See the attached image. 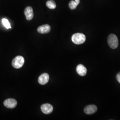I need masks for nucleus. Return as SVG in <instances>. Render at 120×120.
Returning <instances> with one entry per match:
<instances>
[{"label": "nucleus", "mask_w": 120, "mask_h": 120, "mask_svg": "<svg viewBox=\"0 0 120 120\" xmlns=\"http://www.w3.org/2000/svg\"><path fill=\"white\" fill-rule=\"evenodd\" d=\"M116 79H117V81L120 83V72L119 73H118L116 75Z\"/></svg>", "instance_id": "14"}, {"label": "nucleus", "mask_w": 120, "mask_h": 120, "mask_svg": "<svg viewBox=\"0 0 120 120\" xmlns=\"http://www.w3.org/2000/svg\"><path fill=\"white\" fill-rule=\"evenodd\" d=\"M86 36L82 33H76L72 37V41L77 45H80L84 43L86 41Z\"/></svg>", "instance_id": "1"}, {"label": "nucleus", "mask_w": 120, "mask_h": 120, "mask_svg": "<svg viewBox=\"0 0 120 120\" xmlns=\"http://www.w3.org/2000/svg\"><path fill=\"white\" fill-rule=\"evenodd\" d=\"M78 4H79L77 3L75 0H71L69 3V7L71 9L74 10L76 8Z\"/></svg>", "instance_id": "12"}, {"label": "nucleus", "mask_w": 120, "mask_h": 120, "mask_svg": "<svg viewBox=\"0 0 120 120\" xmlns=\"http://www.w3.org/2000/svg\"><path fill=\"white\" fill-rule=\"evenodd\" d=\"M4 105L7 108L13 109L16 107L17 105V101L14 99H8L4 101Z\"/></svg>", "instance_id": "4"}, {"label": "nucleus", "mask_w": 120, "mask_h": 120, "mask_svg": "<svg viewBox=\"0 0 120 120\" xmlns=\"http://www.w3.org/2000/svg\"><path fill=\"white\" fill-rule=\"evenodd\" d=\"M25 62V60L22 56H18L15 57L12 61V64L16 69H20L23 66Z\"/></svg>", "instance_id": "3"}, {"label": "nucleus", "mask_w": 120, "mask_h": 120, "mask_svg": "<svg viewBox=\"0 0 120 120\" xmlns=\"http://www.w3.org/2000/svg\"><path fill=\"white\" fill-rule=\"evenodd\" d=\"M2 22L3 25H4V27L7 29H11V27L10 26V24L9 22V21L6 19V18H3L2 20Z\"/></svg>", "instance_id": "13"}, {"label": "nucleus", "mask_w": 120, "mask_h": 120, "mask_svg": "<svg viewBox=\"0 0 120 120\" xmlns=\"http://www.w3.org/2000/svg\"><path fill=\"white\" fill-rule=\"evenodd\" d=\"M97 110L98 108L96 105H91L86 106L84 109V112L86 114L90 115L94 113L95 112L97 111Z\"/></svg>", "instance_id": "7"}, {"label": "nucleus", "mask_w": 120, "mask_h": 120, "mask_svg": "<svg viewBox=\"0 0 120 120\" xmlns=\"http://www.w3.org/2000/svg\"><path fill=\"white\" fill-rule=\"evenodd\" d=\"M49 74L47 73H44L39 77L38 82L41 85H44L47 83L49 81Z\"/></svg>", "instance_id": "8"}, {"label": "nucleus", "mask_w": 120, "mask_h": 120, "mask_svg": "<svg viewBox=\"0 0 120 120\" xmlns=\"http://www.w3.org/2000/svg\"><path fill=\"white\" fill-rule=\"evenodd\" d=\"M46 6L49 9H55L56 7V4L55 2L53 0H49L47 1Z\"/></svg>", "instance_id": "11"}, {"label": "nucleus", "mask_w": 120, "mask_h": 120, "mask_svg": "<svg viewBox=\"0 0 120 120\" xmlns=\"http://www.w3.org/2000/svg\"><path fill=\"white\" fill-rule=\"evenodd\" d=\"M41 109L44 113L49 114L53 111V107L49 104H45L41 106Z\"/></svg>", "instance_id": "5"}, {"label": "nucleus", "mask_w": 120, "mask_h": 120, "mask_svg": "<svg viewBox=\"0 0 120 120\" xmlns=\"http://www.w3.org/2000/svg\"><path fill=\"white\" fill-rule=\"evenodd\" d=\"M76 70L78 74L81 76H84L86 74L87 69L86 67H85L83 64L78 65Z\"/></svg>", "instance_id": "10"}, {"label": "nucleus", "mask_w": 120, "mask_h": 120, "mask_svg": "<svg viewBox=\"0 0 120 120\" xmlns=\"http://www.w3.org/2000/svg\"><path fill=\"white\" fill-rule=\"evenodd\" d=\"M108 43L109 47L112 49H115L117 47L118 40L116 36L113 34L110 35L108 38Z\"/></svg>", "instance_id": "2"}, {"label": "nucleus", "mask_w": 120, "mask_h": 120, "mask_svg": "<svg viewBox=\"0 0 120 120\" xmlns=\"http://www.w3.org/2000/svg\"><path fill=\"white\" fill-rule=\"evenodd\" d=\"M24 13L26 16V19L28 21L31 20L34 17L33 9L30 6H28L26 8Z\"/></svg>", "instance_id": "6"}, {"label": "nucleus", "mask_w": 120, "mask_h": 120, "mask_svg": "<svg viewBox=\"0 0 120 120\" xmlns=\"http://www.w3.org/2000/svg\"><path fill=\"white\" fill-rule=\"evenodd\" d=\"M51 27L50 26L48 25H44L39 26L38 29V31L40 34H45L49 33Z\"/></svg>", "instance_id": "9"}]
</instances>
